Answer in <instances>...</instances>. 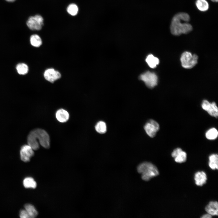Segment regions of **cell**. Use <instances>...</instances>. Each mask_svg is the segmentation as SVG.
I'll return each instance as SVG.
<instances>
[{
  "instance_id": "cell-1",
  "label": "cell",
  "mask_w": 218,
  "mask_h": 218,
  "mask_svg": "<svg viewBox=\"0 0 218 218\" xmlns=\"http://www.w3.org/2000/svg\"><path fill=\"white\" fill-rule=\"evenodd\" d=\"M190 19V16L187 13L180 12L175 15L172 18L170 25L171 33L175 35H179L191 31L192 27L187 22Z\"/></svg>"
},
{
  "instance_id": "cell-2",
  "label": "cell",
  "mask_w": 218,
  "mask_h": 218,
  "mask_svg": "<svg viewBox=\"0 0 218 218\" xmlns=\"http://www.w3.org/2000/svg\"><path fill=\"white\" fill-rule=\"evenodd\" d=\"M28 144L34 150H37L39 148L40 144L45 148H48L50 146L49 135L45 130L36 128L31 131L27 138Z\"/></svg>"
},
{
  "instance_id": "cell-3",
  "label": "cell",
  "mask_w": 218,
  "mask_h": 218,
  "mask_svg": "<svg viewBox=\"0 0 218 218\" xmlns=\"http://www.w3.org/2000/svg\"><path fill=\"white\" fill-rule=\"evenodd\" d=\"M138 172L141 175V178L144 180L148 181L152 178L159 174L157 167L152 163L144 162L139 164L137 167Z\"/></svg>"
},
{
  "instance_id": "cell-4",
  "label": "cell",
  "mask_w": 218,
  "mask_h": 218,
  "mask_svg": "<svg viewBox=\"0 0 218 218\" xmlns=\"http://www.w3.org/2000/svg\"><path fill=\"white\" fill-rule=\"evenodd\" d=\"M198 56L196 54H192L188 51H185L181 55L180 61L182 67L186 69H190L194 67L197 63Z\"/></svg>"
},
{
  "instance_id": "cell-5",
  "label": "cell",
  "mask_w": 218,
  "mask_h": 218,
  "mask_svg": "<svg viewBox=\"0 0 218 218\" xmlns=\"http://www.w3.org/2000/svg\"><path fill=\"white\" fill-rule=\"evenodd\" d=\"M140 78L150 88H153L157 85L158 78L156 74L154 72L147 71L141 74Z\"/></svg>"
},
{
  "instance_id": "cell-6",
  "label": "cell",
  "mask_w": 218,
  "mask_h": 218,
  "mask_svg": "<svg viewBox=\"0 0 218 218\" xmlns=\"http://www.w3.org/2000/svg\"><path fill=\"white\" fill-rule=\"evenodd\" d=\"M44 20L42 17L39 15L29 17L27 21L28 27L32 30H39L43 25Z\"/></svg>"
},
{
  "instance_id": "cell-7",
  "label": "cell",
  "mask_w": 218,
  "mask_h": 218,
  "mask_svg": "<svg viewBox=\"0 0 218 218\" xmlns=\"http://www.w3.org/2000/svg\"><path fill=\"white\" fill-rule=\"evenodd\" d=\"M144 128L147 134L150 137H153L155 136L157 132L159 130L160 126L157 122L151 119L146 124Z\"/></svg>"
},
{
  "instance_id": "cell-8",
  "label": "cell",
  "mask_w": 218,
  "mask_h": 218,
  "mask_svg": "<svg viewBox=\"0 0 218 218\" xmlns=\"http://www.w3.org/2000/svg\"><path fill=\"white\" fill-rule=\"evenodd\" d=\"M202 108L206 111L211 116L217 117L218 116V108L214 102L210 103L206 100H203L202 103Z\"/></svg>"
},
{
  "instance_id": "cell-9",
  "label": "cell",
  "mask_w": 218,
  "mask_h": 218,
  "mask_svg": "<svg viewBox=\"0 0 218 218\" xmlns=\"http://www.w3.org/2000/svg\"><path fill=\"white\" fill-rule=\"evenodd\" d=\"M33 150L31 147L28 144L22 145L20 150L21 160L24 162H29L31 157L34 155Z\"/></svg>"
},
{
  "instance_id": "cell-10",
  "label": "cell",
  "mask_w": 218,
  "mask_h": 218,
  "mask_svg": "<svg viewBox=\"0 0 218 218\" xmlns=\"http://www.w3.org/2000/svg\"><path fill=\"white\" fill-rule=\"evenodd\" d=\"M44 75L46 80L52 83L54 82L61 77L60 73L53 68H49L46 70Z\"/></svg>"
},
{
  "instance_id": "cell-11",
  "label": "cell",
  "mask_w": 218,
  "mask_h": 218,
  "mask_svg": "<svg viewBox=\"0 0 218 218\" xmlns=\"http://www.w3.org/2000/svg\"><path fill=\"white\" fill-rule=\"evenodd\" d=\"M205 210L207 213L211 216H217L218 203L217 201H210L206 206Z\"/></svg>"
},
{
  "instance_id": "cell-12",
  "label": "cell",
  "mask_w": 218,
  "mask_h": 218,
  "mask_svg": "<svg viewBox=\"0 0 218 218\" xmlns=\"http://www.w3.org/2000/svg\"><path fill=\"white\" fill-rule=\"evenodd\" d=\"M194 180L196 184L198 186H202L206 182L207 176L203 171H198L194 175Z\"/></svg>"
},
{
  "instance_id": "cell-13",
  "label": "cell",
  "mask_w": 218,
  "mask_h": 218,
  "mask_svg": "<svg viewBox=\"0 0 218 218\" xmlns=\"http://www.w3.org/2000/svg\"><path fill=\"white\" fill-rule=\"evenodd\" d=\"M56 117L58 121L63 123L68 121L69 118V114L66 110L63 109H60L56 112Z\"/></svg>"
},
{
  "instance_id": "cell-14",
  "label": "cell",
  "mask_w": 218,
  "mask_h": 218,
  "mask_svg": "<svg viewBox=\"0 0 218 218\" xmlns=\"http://www.w3.org/2000/svg\"><path fill=\"white\" fill-rule=\"evenodd\" d=\"M146 61L149 66L151 68H155L159 63V59L151 54L147 56Z\"/></svg>"
},
{
  "instance_id": "cell-15",
  "label": "cell",
  "mask_w": 218,
  "mask_h": 218,
  "mask_svg": "<svg viewBox=\"0 0 218 218\" xmlns=\"http://www.w3.org/2000/svg\"><path fill=\"white\" fill-rule=\"evenodd\" d=\"M24 207L29 218H34L37 216L38 212L35 207L32 205L26 204L25 205Z\"/></svg>"
},
{
  "instance_id": "cell-16",
  "label": "cell",
  "mask_w": 218,
  "mask_h": 218,
  "mask_svg": "<svg viewBox=\"0 0 218 218\" xmlns=\"http://www.w3.org/2000/svg\"><path fill=\"white\" fill-rule=\"evenodd\" d=\"M209 165L212 170L218 169V156L217 154H213L209 157Z\"/></svg>"
},
{
  "instance_id": "cell-17",
  "label": "cell",
  "mask_w": 218,
  "mask_h": 218,
  "mask_svg": "<svg viewBox=\"0 0 218 218\" xmlns=\"http://www.w3.org/2000/svg\"><path fill=\"white\" fill-rule=\"evenodd\" d=\"M23 184L26 188H35L37 186V183L34 179L31 177H27L23 181Z\"/></svg>"
},
{
  "instance_id": "cell-18",
  "label": "cell",
  "mask_w": 218,
  "mask_h": 218,
  "mask_svg": "<svg viewBox=\"0 0 218 218\" xmlns=\"http://www.w3.org/2000/svg\"><path fill=\"white\" fill-rule=\"evenodd\" d=\"M30 42L32 46L36 47H40L42 43L41 38L36 34L32 35L31 36Z\"/></svg>"
},
{
  "instance_id": "cell-19",
  "label": "cell",
  "mask_w": 218,
  "mask_h": 218,
  "mask_svg": "<svg viewBox=\"0 0 218 218\" xmlns=\"http://www.w3.org/2000/svg\"><path fill=\"white\" fill-rule=\"evenodd\" d=\"M196 5L198 9L201 11H206L209 8V4L206 0H197Z\"/></svg>"
},
{
  "instance_id": "cell-20",
  "label": "cell",
  "mask_w": 218,
  "mask_h": 218,
  "mask_svg": "<svg viewBox=\"0 0 218 218\" xmlns=\"http://www.w3.org/2000/svg\"><path fill=\"white\" fill-rule=\"evenodd\" d=\"M95 129L99 133L103 134L105 133L107 130L106 123L102 121L98 122L95 126Z\"/></svg>"
},
{
  "instance_id": "cell-21",
  "label": "cell",
  "mask_w": 218,
  "mask_h": 218,
  "mask_svg": "<svg viewBox=\"0 0 218 218\" xmlns=\"http://www.w3.org/2000/svg\"><path fill=\"white\" fill-rule=\"evenodd\" d=\"M218 132L217 129L215 128H212L208 130L206 133V137L209 140L215 139L217 137Z\"/></svg>"
},
{
  "instance_id": "cell-22",
  "label": "cell",
  "mask_w": 218,
  "mask_h": 218,
  "mask_svg": "<svg viewBox=\"0 0 218 218\" xmlns=\"http://www.w3.org/2000/svg\"><path fill=\"white\" fill-rule=\"evenodd\" d=\"M18 73L21 75H25L27 74L28 71V68L26 64L20 63L18 64L16 67Z\"/></svg>"
},
{
  "instance_id": "cell-23",
  "label": "cell",
  "mask_w": 218,
  "mask_h": 218,
  "mask_svg": "<svg viewBox=\"0 0 218 218\" xmlns=\"http://www.w3.org/2000/svg\"><path fill=\"white\" fill-rule=\"evenodd\" d=\"M186 153L182 150L179 152L174 158L175 162L178 163H182L185 162L187 160Z\"/></svg>"
},
{
  "instance_id": "cell-24",
  "label": "cell",
  "mask_w": 218,
  "mask_h": 218,
  "mask_svg": "<svg viewBox=\"0 0 218 218\" xmlns=\"http://www.w3.org/2000/svg\"><path fill=\"white\" fill-rule=\"evenodd\" d=\"M67 11L68 13L72 16L75 15L78 12V6L74 4L70 5L67 7Z\"/></svg>"
},
{
  "instance_id": "cell-25",
  "label": "cell",
  "mask_w": 218,
  "mask_h": 218,
  "mask_svg": "<svg viewBox=\"0 0 218 218\" xmlns=\"http://www.w3.org/2000/svg\"><path fill=\"white\" fill-rule=\"evenodd\" d=\"M20 216L21 218H29V216L25 210H22L20 212Z\"/></svg>"
},
{
  "instance_id": "cell-26",
  "label": "cell",
  "mask_w": 218,
  "mask_h": 218,
  "mask_svg": "<svg viewBox=\"0 0 218 218\" xmlns=\"http://www.w3.org/2000/svg\"><path fill=\"white\" fill-rule=\"evenodd\" d=\"M182 150V149L180 148H177L175 149L172 153V157L174 158L177 154Z\"/></svg>"
},
{
  "instance_id": "cell-27",
  "label": "cell",
  "mask_w": 218,
  "mask_h": 218,
  "mask_svg": "<svg viewBox=\"0 0 218 218\" xmlns=\"http://www.w3.org/2000/svg\"><path fill=\"white\" fill-rule=\"evenodd\" d=\"M212 217V216L207 213L203 215L201 217L202 218H210Z\"/></svg>"
},
{
  "instance_id": "cell-28",
  "label": "cell",
  "mask_w": 218,
  "mask_h": 218,
  "mask_svg": "<svg viewBox=\"0 0 218 218\" xmlns=\"http://www.w3.org/2000/svg\"><path fill=\"white\" fill-rule=\"evenodd\" d=\"M7 2H12L14 1L15 0H5Z\"/></svg>"
},
{
  "instance_id": "cell-29",
  "label": "cell",
  "mask_w": 218,
  "mask_h": 218,
  "mask_svg": "<svg viewBox=\"0 0 218 218\" xmlns=\"http://www.w3.org/2000/svg\"><path fill=\"white\" fill-rule=\"evenodd\" d=\"M211 1H212L213 2H217L218 0H211Z\"/></svg>"
}]
</instances>
